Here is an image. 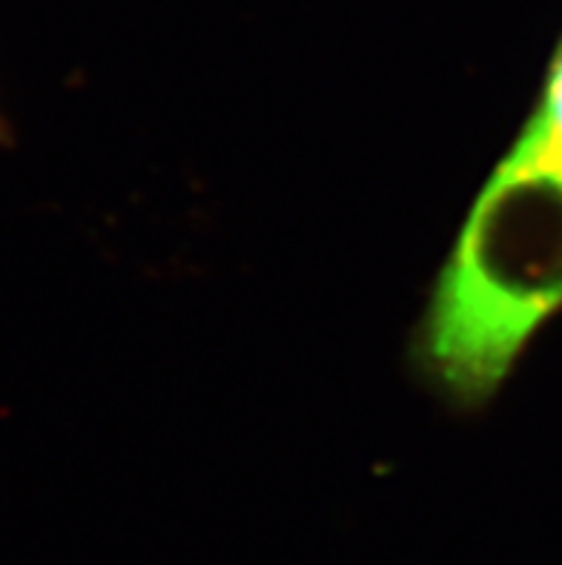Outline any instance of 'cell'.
Here are the masks:
<instances>
[{
    "mask_svg": "<svg viewBox=\"0 0 562 565\" xmlns=\"http://www.w3.org/2000/svg\"><path fill=\"white\" fill-rule=\"evenodd\" d=\"M7 141H9V124H7V118L0 115V147H3Z\"/></svg>",
    "mask_w": 562,
    "mask_h": 565,
    "instance_id": "cell-3",
    "label": "cell"
},
{
    "mask_svg": "<svg viewBox=\"0 0 562 565\" xmlns=\"http://www.w3.org/2000/svg\"><path fill=\"white\" fill-rule=\"evenodd\" d=\"M560 310L562 167L511 141L439 267L411 365L450 408L474 414Z\"/></svg>",
    "mask_w": 562,
    "mask_h": 565,
    "instance_id": "cell-1",
    "label": "cell"
},
{
    "mask_svg": "<svg viewBox=\"0 0 562 565\" xmlns=\"http://www.w3.org/2000/svg\"><path fill=\"white\" fill-rule=\"evenodd\" d=\"M513 141L562 167V32L542 75L534 107Z\"/></svg>",
    "mask_w": 562,
    "mask_h": 565,
    "instance_id": "cell-2",
    "label": "cell"
}]
</instances>
